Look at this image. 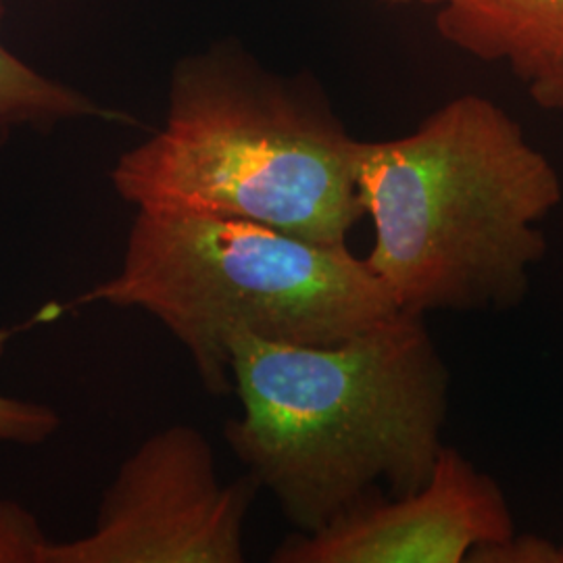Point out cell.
I'll return each mask as SVG.
<instances>
[{
  "label": "cell",
  "instance_id": "1",
  "mask_svg": "<svg viewBox=\"0 0 563 563\" xmlns=\"http://www.w3.org/2000/svg\"><path fill=\"white\" fill-rule=\"evenodd\" d=\"M236 460L302 534L422 486L441 451L446 372L420 316L397 313L339 344L230 339Z\"/></svg>",
  "mask_w": 563,
  "mask_h": 563
},
{
  "label": "cell",
  "instance_id": "2",
  "mask_svg": "<svg viewBox=\"0 0 563 563\" xmlns=\"http://www.w3.org/2000/svg\"><path fill=\"white\" fill-rule=\"evenodd\" d=\"M357 190L374 223L365 263L401 313L507 307L547 249L555 167L499 104L463 95L395 141L362 142Z\"/></svg>",
  "mask_w": 563,
  "mask_h": 563
},
{
  "label": "cell",
  "instance_id": "3",
  "mask_svg": "<svg viewBox=\"0 0 563 563\" xmlns=\"http://www.w3.org/2000/svg\"><path fill=\"white\" fill-rule=\"evenodd\" d=\"M360 144L309 90L241 55L180 60L162 128L121 155L111 181L139 211L263 223L346 244L362 220Z\"/></svg>",
  "mask_w": 563,
  "mask_h": 563
},
{
  "label": "cell",
  "instance_id": "4",
  "mask_svg": "<svg viewBox=\"0 0 563 563\" xmlns=\"http://www.w3.org/2000/svg\"><path fill=\"white\" fill-rule=\"evenodd\" d=\"M74 305L141 309L180 342L209 395L234 388L236 332L286 344H339L395 318L397 302L346 244L263 223L139 211L115 276Z\"/></svg>",
  "mask_w": 563,
  "mask_h": 563
},
{
  "label": "cell",
  "instance_id": "5",
  "mask_svg": "<svg viewBox=\"0 0 563 563\" xmlns=\"http://www.w3.org/2000/svg\"><path fill=\"white\" fill-rule=\"evenodd\" d=\"M260 490L249 472L223 484L201 430L172 423L121 462L95 528L80 539H51L41 563H242Z\"/></svg>",
  "mask_w": 563,
  "mask_h": 563
},
{
  "label": "cell",
  "instance_id": "6",
  "mask_svg": "<svg viewBox=\"0 0 563 563\" xmlns=\"http://www.w3.org/2000/svg\"><path fill=\"white\" fill-rule=\"evenodd\" d=\"M504 493L460 451L441 446L413 493L372 499L313 534L297 532L274 563H462L514 537Z\"/></svg>",
  "mask_w": 563,
  "mask_h": 563
},
{
  "label": "cell",
  "instance_id": "7",
  "mask_svg": "<svg viewBox=\"0 0 563 563\" xmlns=\"http://www.w3.org/2000/svg\"><path fill=\"white\" fill-rule=\"evenodd\" d=\"M439 7L444 41L484 60H507L534 81L563 65V0H420Z\"/></svg>",
  "mask_w": 563,
  "mask_h": 563
},
{
  "label": "cell",
  "instance_id": "8",
  "mask_svg": "<svg viewBox=\"0 0 563 563\" xmlns=\"http://www.w3.org/2000/svg\"><path fill=\"white\" fill-rule=\"evenodd\" d=\"M76 120L132 123L121 111L107 109L80 90L42 76L0 42V146L18 128L48 130Z\"/></svg>",
  "mask_w": 563,
  "mask_h": 563
},
{
  "label": "cell",
  "instance_id": "9",
  "mask_svg": "<svg viewBox=\"0 0 563 563\" xmlns=\"http://www.w3.org/2000/svg\"><path fill=\"white\" fill-rule=\"evenodd\" d=\"M13 330H0V360ZM60 428V416L44 402L23 401L0 395V443L36 446Z\"/></svg>",
  "mask_w": 563,
  "mask_h": 563
},
{
  "label": "cell",
  "instance_id": "10",
  "mask_svg": "<svg viewBox=\"0 0 563 563\" xmlns=\"http://www.w3.org/2000/svg\"><path fill=\"white\" fill-rule=\"evenodd\" d=\"M51 539L25 505L0 499V563H41Z\"/></svg>",
  "mask_w": 563,
  "mask_h": 563
},
{
  "label": "cell",
  "instance_id": "11",
  "mask_svg": "<svg viewBox=\"0 0 563 563\" xmlns=\"http://www.w3.org/2000/svg\"><path fill=\"white\" fill-rule=\"evenodd\" d=\"M467 562L563 563L562 549L539 537H509L504 543L478 547Z\"/></svg>",
  "mask_w": 563,
  "mask_h": 563
},
{
  "label": "cell",
  "instance_id": "12",
  "mask_svg": "<svg viewBox=\"0 0 563 563\" xmlns=\"http://www.w3.org/2000/svg\"><path fill=\"white\" fill-rule=\"evenodd\" d=\"M528 86L532 99L544 109H563V65Z\"/></svg>",
  "mask_w": 563,
  "mask_h": 563
},
{
  "label": "cell",
  "instance_id": "13",
  "mask_svg": "<svg viewBox=\"0 0 563 563\" xmlns=\"http://www.w3.org/2000/svg\"><path fill=\"white\" fill-rule=\"evenodd\" d=\"M383 2H393V4H405V2H416V0H383Z\"/></svg>",
  "mask_w": 563,
  "mask_h": 563
},
{
  "label": "cell",
  "instance_id": "14",
  "mask_svg": "<svg viewBox=\"0 0 563 563\" xmlns=\"http://www.w3.org/2000/svg\"><path fill=\"white\" fill-rule=\"evenodd\" d=\"M560 549H562V562H563V547H560Z\"/></svg>",
  "mask_w": 563,
  "mask_h": 563
}]
</instances>
